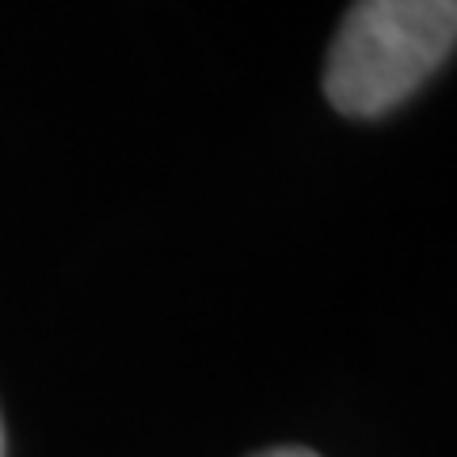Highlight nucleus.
Here are the masks:
<instances>
[{"label": "nucleus", "mask_w": 457, "mask_h": 457, "mask_svg": "<svg viewBox=\"0 0 457 457\" xmlns=\"http://www.w3.org/2000/svg\"><path fill=\"white\" fill-rule=\"evenodd\" d=\"M457 0H354L324 62V96L347 119H381L453 54Z\"/></svg>", "instance_id": "f257e3e1"}, {"label": "nucleus", "mask_w": 457, "mask_h": 457, "mask_svg": "<svg viewBox=\"0 0 457 457\" xmlns=\"http://www.w3.org/2000/svg\"><path fill=\"white\" fill-rule=\"evenodd\" d=\"M255 457H320V453H312L305 446H278V450H263V453H255Z\"/></svg>", "instance_id": "f03ea898"}, {"label": "nucleus", "mask_w": 457, "mask_h": 457, "mask_svg": "<svg viewBox=\"0 0 457 457\" xmlns=\"http://www.w3.org/2000/svg\"><path fill=\"white\" fill-rule=\"evenodd\" d=\"M0 457H4V427H0Z\"/></svg>", "instance_id": "7ed1b4c3"}]
</instances>
